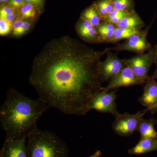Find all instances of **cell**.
<instances>
[{"label":"cell","mask_w":157,"mask_h":157,"mask_svg":"<svg viewBox=\"0 0 157 157\" xmlns=\"http://www.w3.org/2000/svg\"><path fill=\"white\" fill-rule=\"evenodd\" d=\"M25 1L26 3H30L36 6L40 11L44 6V0H25Z\"/></svg>","instance_id":"28"},{"label":"cell","mask_w":157,"mask_h":157,"mask_svg":"<svg viewBox=\"0 0 157 157\" xmlns=\"http://www.w3.org/2000/svg\"><path fill=\"white\" fill-rule=\"evenodd\" d=\"M157 150V138H141L136 146L129 149V154L139 155Z\"/></svg>","instance_id":"13"},{"label":"cell","mask_w":157,"mask_h":157,"mask_svg":"<svg viewBox=\"0 0 157 157\" xmlns=\"http://www.w3.org/2000/svg\"><path fill=\"white\" fill-rule=\"evenodd\" d=\"M142 84H143L142 82L137 78L132 69L127 67L111 78L107 86L103 87L102 91L107 92L120 87H128Z\"/></svg>","instance_id":"9"},{"label":"cell","mask_w":157,"mask_h":157,"mask_svg":"<svg viewBox=\"0 0 157 157\" xmlns=\"http://www.w3.org/2000/svg\"><path fill=\"white\" fill-rule=\"evenodd\" d=\"M128 67L133 71L137 78L145 83L148 73L153 64L155 63L154 52L153 48L146 53L137 54L127 59Z\"/></svg>","instance_id":"6"},{"label":"cell","mask_w":157,"mask_h":157,"mask_svg":"<svg viewBox=\"0 0 157 157\" xmlns=\"http://www.w3.org/2000/svg\"><path fill=\"white\" fill-rule=\"evenodd\" d=\"M101 155H102V152L101 151L97 150L94 153L88 157H101Z\"/></svg>","instance_id":"30"},{"label":"cell","mask_w":157,"mask_h":157,"mask_svg":"<svg viewBox=\"0 0 157 157\" xmlns=\"http://www.w3.org/2000/svg\"><path fill=\"white\" fill-rule=\"evenodd\" d=\"M108 51L95 50L69 36L52 39L34 58L30 84L50 108L86 115L103 88L99 64Z\"/></svg>","instance_id":"1"},{"label":"cell","mask_w":157,"mask_h":157,"mask_svg":"<svg viewBox=\"0 0 157 157\" xmlns=\"http://www.w3.org/2000/svg\"><path fill=\"white\" fill-rule=\"evenodd\" d=\"M117 97L114 91L107 92L101 91L93 98L90 104V109L110 113L116 117L120 113L117 109L115 102Z\"/></svg>","instance_id":"8"},{"label":"cell","mask_w":157,"mask_h":157,"mask_svg":"<svg viewBox=\"0 0 157 157\" xmlns=\"http://www.w3.org/2000/svg\"><path fill=\"white\" fill-rule=\"evenodd\" d=\"M40 12L36 6L30 3H26L17 10V19L34 20Z\"/></svg>","instance_id":"18"},{"label":"cell","mask_w":157,"mask_h":157,"mask_svg":"<svg viewBox=\"0 0 157 157\" xmlns=\"http://www.w3.org/2000/svg\"><path fill=\"white\" fill-rule=\"evenodd\" d=\"M78 36L85 42L92 44L102 43L97 29L88 21L80 17L75 26Z\"/></svg>","instance_id":"12"},{"label":"cell","mask_w":157,"mask_h":157,"mask_svg":"<svg viewBox=\"0 0 157 157\" xmlns=\"http://www.w3.org/2000/svg\"><path fill=\"white\" fill-rule=\"evenodd\" d=\"M129 13L128 11H120L114 9L110 14L102 20V21H105L116 25Z\"/></svg>","instance_id":"22"},{"label":"cell","mask_w":157,"mask_h":157,"mask_svg":"<svg viewBox=\"0 0 157 157\" xmlns=\"http://www.w3.org/2000/svg\"><path fill=\"white\" fill-rule=\"evenodd\" d=\"M117 26L115 25L102 21L97 28L102 43H109L114 35Z\"/></svg>","instance_id":"16"},{"label":"cell","mask_w":157,"mask_h":157,"mask_svg":"<svg viewBox=\"0 0 157 157\" xmlns=\"http://www.w3.org/2000/svg\"><path fill=\"white\" fill-rule=\"evenodd\" d=\"M17 14V10L8 4L1 5L0 9V18H4L10 14Z\"/></svg>","instance_id":"24"},{"label":"cell","mask_w":157,"mask_h":157,"mask_svg":"<svg viewBox=\"0 0 157 157\" xmlns=\"http://www.w3.org/2000/svg\"><path fill=\"white\" fill-rule=\"evenodd\" d=\"M157 124V120L154 118L140 121L137 131L140 132L141 138H157V132L155 126Z\"/></svg>","instance_id":"15"},{"label":"cell","mask_w":157,"mask_h":157,"mask_svg":"<svg viewBox=\"0 0 157 157\" xmlns=\"http://www.w3.org/2000/svg\"><path fill=\"white\" fill-rule=\"evenodd\" d=\"M150 111L146 108L135 114L128 112L119 113L115 117V120L112 124V128L116 134L123 137H129L137 131L140 121L144 115Z\"/></svg>","instance_id":"4"},{"label":"cell","mask_w":157,"mask_h":157,"mask_svg":"<svg viewBox=\"0 0 157 157\" xmlns=\"http://www.w3.org/2000/svg\"><path fill=\"white\" fill-rule=\"evenodd\" d=\"M143 30L137 29H131L121 28L117 27L114 32V35L109 43H115L120 42L124 39H128L130 37L142 33Z\"/></svg>","instance_id":"19"},{"label":"cell","mask_w":157,"mask_h":157,"mask_svg":"<svg viewBox=\"0 0 157 157\" xmlns=\"http://www.w3.org/2000/svg\"><path fill=\"white\" fill-rule=\"evenodd\" d=\"M49 108L40 98L31 99L10 88L0 108V123L6 133L5 140L27 137L37 128L39 119Z\"/></svg>","instance_id":"2"},{"label":"cell","mask_w":157,"mask_h":157,"mask_svg":"<svg viewBox=\"0 0 157 157\" xmlns=\"http://www.w3.org/2000/svg\"><path fill=\"white\" fill-rule=\"evenodd\" d=\"M155 112H157V107H156L155 109Z\"/></svg>","instance_id":"32"},{"label":"cell","mask_w":157,"mask_h":157,"mask_svg":"<svg viewBox=\"0 0 157 157\" xmlns=\"http://www.w3.org/2000/svg\"><path fill=\"white\" fill-rule=\"evenodd\" d=\"M12 25L6 20L0 18V35L2 36H7L12 32Z\"/></svg>","instance_id":"23"},{"label":"cell","mask_w":157,"mask_h":157,"mask_svg":"<svg viewBox=\"0 0 157 157\" xmlns=\"http://www.w3.org/2000/svg\"><path fill=\"white\" fill-rule=\"evenodd\" d=\"M94 3L101 15L102 20L114 10L110 0H98Z\"/></svg>","instance_id":"20"},{"label":"cell","mask_w":157,"mask_h":157,"mask_svg":"<svg viewBox=\"0 0 157 157\" xmlns=\"http://www.w3.org/2000/svg\"><path fill=\"white\" fill-rule=\"evenodd\" d=\"M25 20L17 19L12 24V32H11L12 36H14V34L16 33V32L21 27V26L25 21Z\"/></svg>","instance_id":"27"},{"label":"cell","mask_w":157,"mask_h":157,"mask_svg":"<svg viewBox=\"0 0 157 157\" xmlns=\"http://www.w3.org/2000/svg\"><path fill=\"white\" fill-rule=\"evenodd\" d=\"M25 137L16 140H5L0 157H28Z\"/></svg>","instance_id":"11"},{"label":"cell","mask_w":157,"mask_h":157,"mask_svg":"<svg viewBox=\"0 0 157 157\" xmlns=\"http://www.w3.org/2000/svg\"><path fill=\"white\" fill-rule=\"evenodd\" d=\"M10 0H0V3H1V5H3V4H7L9 2Z\"/></svg>","instance_id":"31"},{"label":"cell","mask_w":157,"mask_h":157,"mask_svg":"<svg viewBox=\"0 0 157 157\" xmlns=\"http://www.w3.org/2000/svg\"><path fill=\"white\" fill-rule=\"evenodd\" d=\"M27 138L28 157H69L67 144L53 132L37 127Z\"/></svg>","instance_id":"3"},{"label":"cell","mask_w":157,"mask_h":157,"mask_svg":"<svg viewBox=\"0 0 157 157\" xmlns=\"http://www.w3.org/2000/svg\"><path fill=\"white\" fill-rule=\"evenodd\" d=\"M104 61L99 64V72L103 82L109 81L113 76L128 67L127 59H121L117 52L114 53L108 51Z\"/></svg>","instance_id":"7"},{"label":"cell","mask_w":157,"mask_h":157,"mask_svg":"<svg viewBox=\"0 0 157 157\" xmlns=\"http://www.w3.org/2000/svg\"><path fill=\"white\" fill-rule=\"evenodd\" d=\"M80 17L88 21L96 28L102 22L101 15L94 3L82 11Z\"/></svg>","instance_id":"17"},{"label":"cell","mask_w":157,"mask_h":157,"mask_svg":"<svg viewBox=\"0 0 157 157\" xmlns=\"http://www.w3.org/2000/svg\"><path fill=\"white\" fill-rule=\"evenodd\" d=\"M145 25V23L135 10L129 12L116 26L121 28L140 29L144 27Z\"/></svg>","instance_id":"14"},{"label":"cell","mask_w":157,"mask_h":157,"mask_svg":"<svg viewBox=\"0 0 157 157\" xmlns=\"http://www.w3.org/2000/svg\"><path fill=\"white\" fill-rule=\"evenodd\" d=\"M33 21V20H25L21 27L13 36L14 37H19L26 33L32 27Z\"/></svg>","instance_id":"25"},{"label":"cell","mask_w":157,"mask_h":157,"mask_svg":"<svg viewBox=\"0 0 157 157\" xmlns=\"http://www.w3.org/2000/svg\"><path fill=\"white\" fill-rule=\"evenodd\" d=\"M26 2L25 0H10L8 5L17 10L22 7Z\"/></svg>","instance_id":"26"},{"label":"cell","mask_w":157,"mask_h":157,"mask_svg":"<svg viewBox=\"0 0 157 157\" xmlns=\"http://www.w3.org/2000/svg\"><path fill=\"white\" fill-rule=\"evenodd\" d=\"M145 83L143 94L138 98V102L153 113L157 106V81L152 76H148Z\"/></svg>","instance_id":"10"},{"label":"cell","mask_w":157,"mask_h":157,"mask_svg":"<svg viewBox=\"0 0 157 157\" xmlns=\"http://www.w3.org/2000/svg\"><path fill=\"white\" fill-rule=\"evenodd\" d=\"M153 48L154 52L155 63V64L156 68L152 76L156 80H157V44L155 45Z\"/></svg>","instance_id":"29"},{"label":"cell","mask_w":157,"mask_h":157,"mask_svg":"<svg viewBox=\"0 0 157 157\" xmlns=\"http://www.w3.org/2000/svg\"><path fill=\"white\" fill-rule=\"evenodd\" d=\"M116 10L130 12L135 10V4L134 0H110Z\"/></svg>","instance_id":"21"},{"label":"cell","mask_w":157,"mask_h":157,"mask_svg":"<svg viewBox=\"0 0 157 157\" xmlns=\"http://www.w3.org/2000/svg\"></svg>","instance_id":"33"},{"label":"cell","mask_w":157,"mask_h":157,"mask_svg":"<svg viewBox=\"0 0 157 157\" xmlns=\"http://www.w3.org/2000/svg\"><path fill=\"white\" fill-rule=\"evenodd\" d=\"M155 17L151 23L140 33L135 34L124 42L118 44L113 47L108 48L109 51H114L116 52L128 51L135 52L137 54H142L151 49V44L147 40L149 30L154 21Z\"/></svg>","instance_id":"5"}]
</instances>
